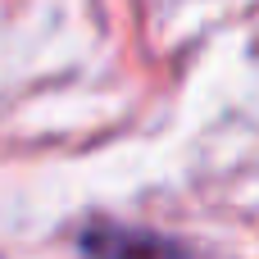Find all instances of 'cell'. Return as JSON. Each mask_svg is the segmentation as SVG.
<instances>
[{"label":"cell","instance_id":"obj_1","mask_svg":"<svg viewBox=\"0 0 259 259\" xmlns=\"http://www.w3.org/2000/svg\"><path fill=\"white\" fill-rule=\"evenodd\" d=\"M77 250L82 259H200L187 241L150 232V228H127V223H109V219H91L77 232Z\"/></svg>","mask_w":259,"mask_h":259}]
</instances>
